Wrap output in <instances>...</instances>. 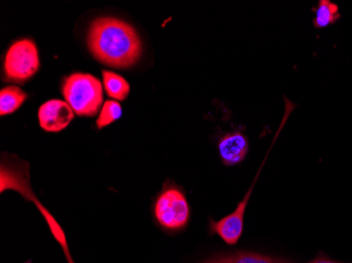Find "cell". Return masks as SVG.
Here are the masks:
<instances>
[{
    "instance_id": "cell-1",
    "label": "cell",
    "mask_w": 352,
    "mask_h": 263,
    "mask_svg": "<svg viewBox=\"0 0 352 263\" xmlns=\"http://www.w3.org/2000/svg\"><path fill=\"white\" fill-rule=\"evenodd\" d=\"M87 43L93 57L111 68H130L138 62L142 52V41L135 29L110 16L91 23Z\"/></svg>"
},
{
    "instance_id": "cell-2",
    "label": "cell",
    "mask_w": 352,
    "mask_h": 263,
    "mask_svg": "<svg viewBox=\"0 0 352 263\" xmlns=\"http://www.w3.org/2000/svg\"><path fill=\"white\" fill-rule=\"evenodd\" d=\"M61 92L69 106L78 116L93 117L102 106L104 92L102 82L88 73L69 75L63 79Z\"/></svg>"
},
{
    "instance_id": "cell-3",
    "label": "cell",
    "mask_w": 352,
    "mask_h": 263,
    "mask_svg": "<svg viewBox=\"0 0 352 263\" xmlns=\"http://www.w3.org/2000/svg\"><path fill=\"white\" fill-rule=\"evenodd\" d=\"M38 49L34 41L21 38L12 43L3 60V74L6 79L15 82H25L39 70Z\"/></svg>"
},
{
    "instance_id": "cell-4",
    "label": "cell",
    "mask_w": 352,
    "mask_h": 263,
    "mask_svg": "<svg viewBox=\"0 0 352 263\" xmlns=\"http://www.w3.org/2000/svg\"><path fill=\"white\" fill-rule=\"evenodd\" d=\"M154 216L158 225L168 231H181L189 222L190 207L184 192L179 187H165L154 205Z\"/></svg>"
},
{
    "instance_id": "cell-5",
    "label": "cell",
    "mask_w": 352,
    "mask_h": 263,
    "mask_svg": "<svg viewBox=\"0 0 352 263\" xmlns=\"http://www.w3.org/2000/svg\"><path fill=\"white\" fill-rule=\"evenodd\" d=\"M28 171H29L28 168L23 170V164H21L19 167H17V165L10 167L8 164L3 163V165H1V192L5 191V190H16V191L21 192L25 198L35 201L37 207L41 209V213L45 216V220L50 227L55 238L63 247V252L67 255L69 263H74L70 257L66 236L63 234V229L59 227L58 223L53 218L52 215L43 207V205L39 201H36L34 194L31 192V190H29L30 185L29 181H28L29 174H28Z\"/></svg>"
},
{
    "instance_id": "cell-6",
    "label": "cell",
    "mask_w": 352,
    "mask_h": 263,
    "mask_svg": "<svg viewBox=\"0 0 352 263\" xmlns=\"http://www.w3.org/2000/svg\"><path fill=\"white\" fill-rule=\"evenodd\" d=\"M264 163L265 160L262 165H261L260 171L255 176L252 185L249 187L247 193L245 194L242 201L235 207L234 211L229 214L228 216L221 218V220H211V234L219 235L228 244H236L239 242V238L242 236L243 231H244L245 211H246L247 205H248L249 199H250L251 194H252L253 187H254V185L256 183V180H258V176H260L263 167H264Z\"/></svg>"
},
{
    "instance_id": "cell-7",
    "label": "cell",
    "mask_w": 352,
    "mask_h": 263,
    "mask_svg": "<svg viewBox=\"0 0 352 263\" xmlns=\"http://www.w3.org/2000/svg\"><path fill=\"white\" fill-rule=\"evenodd\" d=\"M73 119L74 111L68 102L60 100H47L38 108L39 126L45 132H61L68 128Z\"/></svg>"
},
{
    "instance_id": "cell-8",
    "label": "cell",
    "mask_w": 352,
    "mask_h": 263,
    "mask_svg": "<svg viewBox=\"0 0 352 263\" xmlns=\"http://www.w3.org/2000/svg\"><path fill=\"white\" fill-rule=\"evenodd\" d=\"M217 149L225 165L232 167L241 163L249 151V141L241 130L225 134L217 141Z\"/></svg>"
},
{
    "instance_id": "cell-9",
    "label": "cell",
    "mask_w": 352,
    "mask_h": 263,
    "mask_svg": "<svg viewBox=\"0 0 352 263\" xmlns=\"http://www.w3.org/2000/svg\"><path fill=\"white\" fill-rule=\"evenodd\" d=\"M28 94L19 87L10 86L0 91V115L13 114L27 100Z\"/></svg>"
},
{
    "instance_id": "cell-10",
    "label": "cell",
    "mask_w": 352,
    "mask_h": 263,
    "mask_svg": "<svg viewBox=\"0 0 352 263\" xmlns=\"http://www.w3.org/2000/svg\"><path fill=\"white\" fill-rule=\"evenodd\" d=\"M102 81L107 94L116 100H126L130 93V84L124 77L112 71H102Z\"/></svg>"
},
{
    "instance_id": "cell-11",
    "label": "cell",
    "mask_w": 352,
    "mask_h": 263,
    "mask_svg": "<svg viewBox=\"0 0 352 263\" xmlns=\"http://www.w3.org/2000/svg\"><path fill=\"white\" fill-rule=\"evenodd\" d=\"M340 19L339 7L329 0H321L316 10L314 23L318 29H323Z\"/></svg>"
},
{
    "instance_id": "cell-12",
    "label": "cell",
    "mask_w": 352,
    "mask_h": 263,
    "mask_svg": "<svg viewBox=\"0 0 352 263\" xmlns=\"http://www.w3.org/2000/svg\"><path fill=\"white\" fill-rule=\"evenodd\" d=\"M122 115V108L120 102H116V100H107L104 104H102V110H100V115H98L96 126H98V130H102V128L120 119Z\"/></svg>"
},
{
    "instance_id": "cell-13",
    "label": "cell",
    "mask_w": 352,
    "mask_h": 263,
    "mask_svg": "<svg viewBox=\"0 0 352 263\" xmlns=\"http://www.w3.org/2000/svg\"><path fill=\"white\" fill-rule=\"evenodd\" d=\"M207 263H276L268 257L262 255L253 254V253H239L232 256L223 257V258L214 259L208 261Z\"/></svg>"
},
{
    "instance_id": "cell-14",
    "label": "cell",
    "mask_w": 352,
    "mask_h": 263,
    "mask_svg": "<svg viewBox=\"0 0 352 263\" xmlns=\"http://www.w3.org/2000/svg\"><path fill=\"white\" fill-rule=\"evenodd\" d=\"M310 263H340L336 262V261L324 260V259H320V260L312 261Z\"/></svg>"
}]
</instances>
